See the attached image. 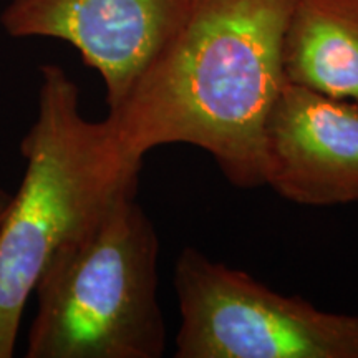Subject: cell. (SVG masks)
I'll list each match as a JSON object with an SVG mask.
<instances>
[{
  "instance_id": "ba28073f",
  "label": "cell",
  "mask_w": 358,
  "mask_h": 358,
  "mask_svg": "<svg viewBox=\"0 0 358 358\" xmlns=\"http://www.w3.org/2000/svg\"><path fill=\"white\" fill-rule=\"evenodd\" d=\"M10 198H12L10 192H7L6 189H0V222H2L3 214L7 211V206L10 203Z\"/></svg>"
},
{
  "instance_id": "3957f363",
  "label": "cell",
  "mask_w": 358,
  "mask_h": 358,
  "mask_svg": "<svg viewBox=\"0 0 358 358\" xmlns=\"http://www.w3.org/2000/svg\"><path fill=\"white\" fill-rule=\"evenodd\" d=\"M159 239L136 189L116 196L87 232L53 254L34 294L27 358H159Z\"/></svg>"
},
{
  "instance_id": "7a4b0ae2",
  "label": "cell",
  "mask_w": 358,
  "mask_h": 358,
  "mask_svg": "<svg viewBox=\"0 0 358 358\" xmlns=\"http://www.w3.org/2000/svg\"><path fill=\"white\" fill-rule=\"evenodd\" d=\"M25 171L0 222V358L15 355L25 306L53 254L87 232L116 196L138 189L110 123L80 108L62 66H40L37 116L20 141Z\"/></svg>"
},
{
  "instance_id": "6da1fadb",
  "label": "cell",
  "mask_w": 358,
  "mask_h": 358,
  "mask_svg": "<svg viewBox=\"0 0 358 358\" xmlns=\"http://www.w3.org/2000/svg\"><path fill=\"white\" fill-rule=\"evenodd\" d=\"M294 0H194L185 24L118 108L124 158L191 145L237 187L264 186V129L285 83L282 43Z\"/></svg>"
},
{
  "instance_id": "277c9868",
  "label": "cell",
  "mask_w": 358,
  "mask_h": 358,
  "mask_svg": "<svg viewBox=\"0 0 358 358\" xmlns=\"http://www.w3.org/2000/svg\"><path fill=\"white\" fill-rule=\"evenodd\" d=\"M176 358H358V315L320 310L187 245L174 264Z\"/></svg>"
},
{
  "instance_id": "52a82bcc",
  "label": "cell",
  "mask_w": 358,
  "mask_h": 358,
  "mask_svg": "<svg viewBox=\"0 0 358 358\" xmlns=\"http://www.w3.org/2000/svg\"><path fill=\"white\" fill-rule=\"evenodd\" d=\"M282 66L289 83L358 103V0H294Z\"/></svg>"
},
{
  "instance_id": "8992f818",
  "label": "cell",
  "mask_w": 358,
  "mask_h": 358,
  "mask_svg": "<svg viewBox=\"0 0 358 358\" xmlns=\"http://www.w3.org/2000/svg\"><path fill=\"white\" fill-rule=\"evenodd\" d=\"M264 186L312 208L358 203V103L285 80L264 129Z\"/></svg>"
},
{
  "instance_id": "5b68a950",
  "label": "cell",
  "mask_w": 358,
  "mask_h": 358,
  "mask_svg": "<svg viewBox=\"0 0 358 358\" xmlns=\"http://www.w3.org/2000/svg\"><path fill=\"white\" fill-rule=\"evenodd\" d=\"M194 0H10L2 27L13 38L70 43L105 85L108 111L129 92L185 24Z\"/></svg>"
}]
</instances>
